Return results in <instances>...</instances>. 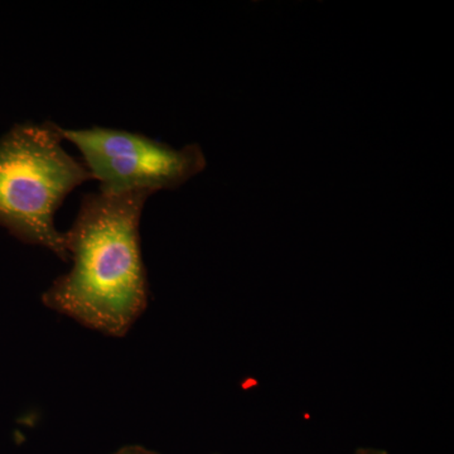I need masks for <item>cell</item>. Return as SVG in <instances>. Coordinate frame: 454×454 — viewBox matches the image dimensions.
Here are the masks:
<instances>
[{"instance_id": "obj_1", "label": "cell", "mask_w": 454, "mask_h": 454, "mask_svg": "<svg viewBox=\"0 0 454 454\" xmlns=\"http://www.w3.org/2000/svg\"><path fill=\"white\" fill-rule=\"evenodd\" d=\"M145 192L82 197L73 226L65 232L73 269L42 295L47 309L90 330L124 337L148 304V279L140 220Z\"/></svg>"}, {"instance_id": "obj_2", "label": "cell", "mask_w": 454, "mask_h": 454, "mask_svg": "<svg viewBox=\"0 0 454 454\" xmlns=\"http://www.w3.org/2000/svg\"><path fill=\"white\" fill-rule=\"evenodd\" d=\"M62 140L61 127L52 121L16 125L0 138V225L23 243L46 247L67 262L56 211L91 176L66 152Z\"/></svg>"}, {"instance_id": "obj_3", "label": "cell", "mask_w": 454, "mask_h": 454, "mask_svg": "<svg viewBox=\"0 0 454 454\" xmlns=\"http://www.w3.org/2000/svg\"><path fill=\"white\" fill-rule=\"evenodd\" d=\"M61 134L106 195L177 190L207 166L199 145L176 149L145 134L103 127L61 128Z\"/></svg>"}, {"instance_id": "obj_4", "label": "cell", "mask_w": 454, "mask_h": 454, "mask_svg": "<svg viewBox=\"0 0 454 454\" xmlns=\"http://www.w3.org/2000/svg\"><path fill=\"white\" fill-rule=\"evenodd\" d=\"M112 454H160L142 446H125Z\"/></svg>"}]
</instances>
